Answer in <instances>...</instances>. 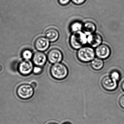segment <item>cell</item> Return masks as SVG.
<instances>
[{
    "instance_id": "cell-1",
    "label": "cell",
    "mask_w": 124,
    "mask_h": 124,
    "mask_svg": "<svg viewBox=\"0 0 124 124\" xmlns=\"http://www.w3.org/2000/svg\"><path fill=\"white\" fill-rule=\"evenodd\" d=\"M50 73L54 79L62 80L68 77L69 71L67 67L61 62L53 64L50 69Z\"/></svg>"
},
{
    "instance_id": "cell-2",
    "label": "cell",
    "mask_w": 124,
    "mask_h": 124,
    "mask_svg": "<svg viewBox=\"0 0 124 124\" xmlns=\"http://www.w3.org/2000/svg\"><path fill=\"white\" fill-rule=\"evenodd\" d=\"M95 56V50L93 47L89 46L82 47L78 50L77 54L78 60L85 63L91 62Z\"/></svg>"
},
{
    "instance_id": "cell-3",
    "label": "cell",
    "mask_w": 124,
    "mask_h": 124,
    "mask_svg": "<svg viewBox=\"0 0 124 124\" xmlns=\"http://www.w3.org/2000/svg\"><path fill=\"white\" fill-rule=\"evenodd\" d=\"M87 43V35L81 31L73 33L70 37V45L75 50H79Z\"/></svg>"
},
{
    "instance_id": "cell-4",
    "label": "cell",
    "mask_w": 124,
    "mask_h": 124,
    "mask_svg": "<svg viewBox=\"0 0 124 124\" xmlns=\"http://www.w3.org/2000/svg\"><path fill=\"white\" fill-rule=\"evenodd\" d=\"M16 93L20 98L24 100L28 99L34 95V88L31 85L23 84L18 87Z\"/></svg>"
},
{
    "instance_id": "cell-5",
    "label": "cell",
    "mask_w": 124,
    "mask_h": 124,
    "mask_svg": "<svg viewBox=\"0 0 124 124\" xmlns=\"http://www.w3.org/2000/svg\"><path fill=\"white\" fill-rule=\"evenodd\" d=\"M118 82L109 75L105 76L102 78L101 81V85L102 88L105 90L112 92L117 88Z\"/></svg>"
},
{
    "instance_id": "cell-6",
    "label": "cell",
    "mask_w": 124,
    "mask_h": 124,
    "mask_svg": "<svg viewBox=\"0 0 124 124\" xmlns=\"http://www.w3.org/2000/svg\"><path fill=\"white\" fill-rule=\"evenodd\" d=\"M48 60L52 64L61 63L63 59L62 52L57 48H53L48 53L47 56Z\"/></svg>"
},
{
    "instance_id": "cell-7",
    "label": "cell",
    "mask_w": 124,
    "mask_h": 124,
    "mask_svg": "<svg viewBox=\"0 0 124 124\" xmlns=\"http://www.w3.org/2000/svg\"><path fill=\"white\" fill-rule=\"evenodd\" d=\"M95 51L97 58L103 60L108 59L111 54L110 48L105 44H101L96 47Z\"/></svg>"
},
{
    "instance_id": "cell-8",
    "label": "cell",
    "mask_w": 124,
    "mask_h": 124,
    "mask_svg": "<svg viewBox=\"0 0 124 124\" xmlns=\"http://www.w3.org/2000/svg\"><path fill=\"white\" fill-rule=\"evenodd\" d=\"M34 67L33 63L30 60H24L20 62L18 69L21 74L27 76L33 71Z\"/></svg>"
},
{
    "instance_id": "cell-9",
    "label": "cell",
    "mask_w": 124,
    "mask_h": 124,
    "mask_svg": "<svg viewBox=\"0 0 124 124\" xmlns=\"http://www.w3.org/2000/svg\"><path fill=\"white\" fill-rule=\"evenodd\" d=\"M34 45L37 50L43 52L48 49L50 46V41L46 37H40L36 39Z\"/></svg>"
},
{
    "instance_id": "cell-10",
    "label": "cell",
    "mask_w": 124,
    "mask_h": 124,
    "mask_svg": "<svg viewBox=\"0 0 124 124\" xmlns=\"http://www.w3.org/2000/svg\"><path fill=\"white\" fill-rule=\"evenodd\" d=\"M47 56L42 52H37L33 56V63L37 66H43L45 65L47 61Z\"/></svg>"
},
{
    "instance_id": "cell-11",
    "label": "cell",
    "mask_w": 124,
    "mask_h": 124,
    "mask_svg": "<svg viewBox=\"0 0 124 124\" xmlns=\"http://www.w3.org/2000/svg\"><path fill=\"white\" fill-rule=\"evenodd\" d=\"M102 39L100 35L93 34L87 37V43L92 47H96L101 44Z\"/></svg>"
},
{
    "instance_id": "cell-12",
    "label": "cell",
    "mask_w": 124,
    "mask_h": 124,
    "mask_svg": "<svg viewBox=\"0 0 124 124\" xmlns=\"http://www.w3.org/2000/svg\"><path fill=\"white\" fill-rule=\"evenodd\" d=\"M45 36L50 42H54L58 39L59 33L55 29H50L45 32Z\"/></svg>"
},
{
    "instance_id": "cell-13",
    "label": "cell",
    "mask_w": 124,
    "mask_h": 124,
    "mask_svg": "<svg viewBox=\"0 0 124 124\" xmlns=\"http://www.w3.org/2000/svg\"><path fill=\"white\" fill-rule=\"evenodd\" d=\"M91 68L95 71H99L101 70L104 66V62L102 59L98 58H95L90 62Z\"/></svg>"
},
{
    "instance_id": "cell-14",
    "label": "cell",
    "mask_w": 124,
    "mask_h": 124,
    "mask_svg": "<svg viewBox=\"0 0 124 124\" xmlns=\"http://www.w3.org/2000/svg\"><path fill=\"white\" fill-rule=\"evenodd\" d=\"M96 29L95 25L91 22H87L83 26L82 30L85 34L89 35L93 34Z\"/></svg>"
},
{
    "instance_id": "cell-15",
    "label": "cell",
    "mask_w": 124,
    "mask_h": 124,
    "mask_svg": "<svg viewBox=\"0 0 124 124\" xmlns=\"http://www.w3.org/2000/svg\"><path fill=\"white\" fill-rule=\"evenodd\" d=\"M83 25L81 22L76 21L73 22L70 26V30L73 32H77L81 31L82 29Z\"/></svg>"
},
{
    "instance_id": "cell-16",
    "label": "cell",
    "mask_w": 124,
    "mask_h": 124,
    "mask_svg": "<svg viewBox=\"0 0 124 124\" xmlns=\"http://www.w3.org/2000/svg\"><path fill=\"white\" fill-rule=\"evenodd\" d=\"M109 76L115 81L118 82L121 78L120 72L117 70H113L110 72Z\"/></svg>"
},
{
    "instance_id": "cell-17",
    "label": "cell",
    "mask_w": 124,
    "mask_h": 124,
    "mask_svg": "<svg viewBox=\"0 0 124 124\" xmlns=\"http://www.w3.org/2000/svg\"><path fill=\"white\" fill-rule=\"evenodd\" d=\"M22 56L25 60H30L33 56L32 53L30 50H24L22 53Z\"/></svg>"
},
{
    "instance_id": "cell-18",
    "label": "cell",
    "mask_w": 124,
    "mask_h": 124,
    "mask_svg": "<svg viewBox=\"0 0 124 124\" xmlns=\"http://www.w3.org/2000/svg\"><path fill=\"white\" fill-rule=\"evenodd\" d=\"M42 71V69L40 67L37 66L35 67L33 69V72L35 74H39Z\"/></svg>"
},
{
    "instance_id": "cell-19",
    "label": "cell",
    "mask_w": 124,
    "mask_h": 124,
    "mask_svg": "<svg viewBox=\"0 0 124 124\" xmlns=\"http://www.w3.org/2000/svg\"><path fill=\"white\" fill-rule=\"evenodd\" d=\"M119 104L120 106L124 109V95L120 96L119 99Z\"/></svg>"
},
{
    "instance_id": "cell-20",
    "label": "cell",
    "mask_w": 124,
    "mask_h": 124,
    "mask_svg": "<svg viewBox=\"0 0 124 124\" xmlns=\"http://www.w3.org/2000/svg\"><path fill=\"white\" fill-rule=\"evenodd\" d=\"M72 2L77 5H80L82 4L85 2L86 0H71Z\"/></svg>"
},
{
    "instance_id": "cell-21",
    "label": "cell",
    "mask_w": 124,
    "mask_h": 124,
    "mask_svg": "<svg viewBox=\"0 0 124 124\" xmlns=\"http://www.w3.org/2000/svg\"><path fill=\"white\" fill-rule=\"evenodd\" d=\"M70 0H58L59 2L62 5H67L70 2Z\"/></svg>"
},
{
    "instance_id": "cell-22",
    "label": "cell",
    "mask_w": 124,
    "mask_h": 124,
    "mask_svg": "<svg viewBox=\"0 0 124 124\" xmlns=\"http://www.w3.org/2000/svg\"><path fill=\"white\" fill-rule=\"evenodd\" d=\"M5 66L3 64L0 62V74H2L5 70Z\"/></svg>"
},
{
    "instance_id": "cell-23",
    "label": "cell",
    "mask_w": 124,
    "mask_h": 124,
    "mask_svg": "<svg viewBox=\"0 0 124 124\" xmlns=\"http://www.w3.org/2000/svg\"><path fill=\"white\" fill-rule=\"evenodd\" d=\"M31 85L33 88L36 87H37V82L35 81H33V82H32L31 83Z\"/></svg>"
},
{
    "instance_id": "cell-24",
    "label": "cell",
    "mask_w": 124,
    "mask_h": 124,
    "mask_svg": "<svg viewBox=\"0 0 124 124\" xmlns=\"http://www.w3.org/2000/svg\"><path fill=\"white\" fill-rule=\"evenodd\" d=\"M121 87L122 90L124 91V80L122 82V84H121Z\"/></svg>"
},
{
    "instance_id": "cell-25",
    "label": "cell",
    "mask_w": 124,
    "mask_h": 124,
    "mask_svg": "<svg viewBox=\"0 0 124 124\" xmlns=\"http://www.w3.org/2000/svg\"><path fill=\"white\" fill-rule=\"evenodd\" d=\"M48 124H57V123H49Z\"/></svg>"
},
{
    "instance_id": "cell-26",
    "label": "cell",
    "mask_w": 124,
    "mask_h": 124,
    "mask_svg": "<svg viewBox=\"0 0 124 124\" xmlns=\"http://www.w3.org/2000/svg\"><path fill=\"white\" fill-rule=\"evenodd\" d=\"M63 124H71V123H69V122L65 123H63Z\"/></svg>"
}]
</instances>
